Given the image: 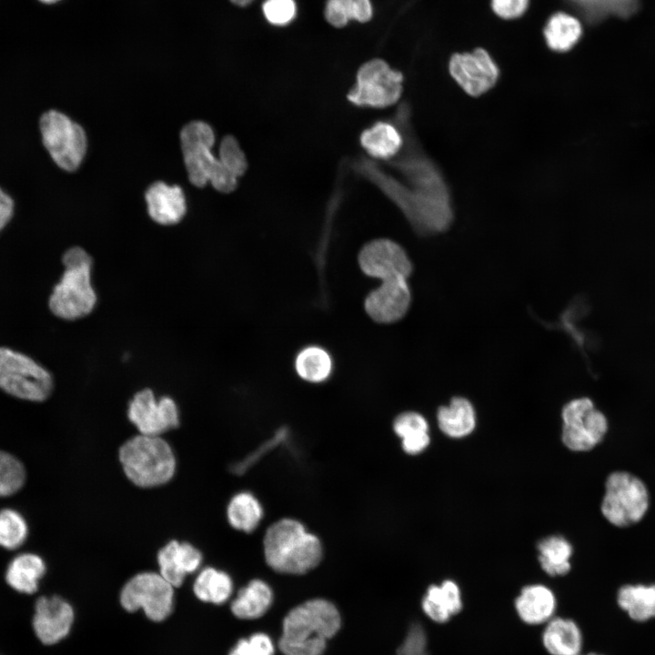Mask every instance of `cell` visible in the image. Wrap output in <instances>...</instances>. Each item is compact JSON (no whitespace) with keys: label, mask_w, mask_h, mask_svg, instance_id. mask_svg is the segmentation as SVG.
<instances>
[{"label":"cell","mask_w":655,"mask_h":655,"mask_svg":"<svg viewBox=\"0 0 655 655\" xmlns=\"http://www.w3.org/2000/svg\"><path fill=\"white\" fill-rule=\"evenodd\" d=\"M411 187L397 195L401 207L423 234L445 231L451 224L453 211L448 188L438 168L426 158L414 159L408 170Z\"/></svg>","instance_id":"cell-1"},{"label":"cell","mask_w":655,"mask_h":655,"mask_svg":"<svg viewBox=\"0 0 655 655\" xmlns=\"http://www.w3.org/2000/svg\"><path fill=\"white\" fill-rule=\"evenodd\" d=\"M341 618L333 603L314 599L292 609L283 621L278 646L284 655H322Z\"/></svg>","instance_id":"cell-2"},{"label":"cell","mask_w":655,"mask_h":655,"mask_svg":"<svg viewBox=\"0 0 655 655\" xmlns=\"http://www.w3.org/2000/svg\"><path fill=\"white\" fill-rule=\"evenodd\" d=\"M263 549L272 569L297 575L316 568L323 552L319 539L293 519H279L266 530Z\"/></svg>","instance_id":"cell-3"},{"label":"cell","mask_w":655,"mask_h":655,"mask_svg":"<svg viewBox=\"0 0 655 655\" xmlns=\"http://www.w3.org/2000/svg\"><path fill=\"white\" fill-rule=\"evenodd\" d=\"M118 460L126 479L142 489L169 482L176 469L173 448L161 436L138 434L118 449Z\"/></svg>","instance_id":"cell-4"},{"label":"cell","mask_w":655,"mask_h":655,"mask_svg":"<svg viewBox=\"0 0 655 655\" xmlns=\"http://www.w3.org/2000/svg\"><path fill=\"white\" fill-rule=\"evenodd\" d=\"M65 271L49 298V307L58 317L75 320L90 314L97 297L91 283L92 257L75 247L63 256Z\"/></svg>","instance_id":"cell-5"},{"label":"cell","mask_w":655,"mask_h":655,"mask_svg":"<svg viewBox=\"0 0 655 655\" xmlns=\"http://www.w3.org/2000/svg\"><path fill=\"white\" fill-rule=\"evenodd\" d=\"M649 508V493L645 484L636 476L615 471L605 483L601 512L614 526L628 527L639 522Z\"/></svg>","instance_id":"cell-6"},{"label":"cell","mask_w":655,"mask_h":655,"mask_svg":"<svg viewBox=\"0 0 655 655\" xmlns=\"http://www.w3.org/2000/svg\"><path fill=\"white\" fill-rule=\"evenodd\" d=\"M0 388L18 398L44 401L52 391L53 378L29 357L0 348Z\"/></svg>","instance_id":"cell-7"},{"label":"cell","mask_w":655,"mask_h":655,"mask_svg":"<svg viewBox=\"0 0 655 655\" xmlns=\"http://www.w3.org/2000/svg\"><path fill=\"white\" fill-rule=\"evenodd\" d=\"M39 126L44 146L55 164L66 171L77 169L87 146L84 129L56 110L43 114Z\"/></svg>","instance_id":"cell-8"},{"label":"cell","mask_w":655,"mask_h":655,"mask_svg":"<svg viewBox=\"0 0 655 655\" xmlns=\"http://www.w3.org/2000/svg\"><path fill=\"white\" fill-rule=\"evenodd\" d=\"M403 76L382 59H372L362 65L355 86L348 94L358 106L384 108L397 103L402 94Z\"/></svg>","instance_id":"cell-9"},{"label":"cell","mask_w":655,"mask_h":655,"mask_svg":"<svg viewBox=\"0 0 655 655\" xmlns=\"http://www.w3.org/2000/svg\"><path fill=\"white\" fill-rule=\"evenodd\" d=\"M120 604L129 612L142 609L148 619L161 621L172 612L174 587L159 572H139L122 588Z\"/></svg>","instance_id":"cell-10"},{"label":"cell","mask_w":655,"mask_h":655,"mask_svg":"<svg viewBox=\"0 0 655 655\" xmlns=\"http://www.w3.org/2000/svg\"><path fill=\"white\" fill-rule=\"evenodd\" d=\"M181 149L190 182L198 187L217 178L226 169L212 154L215 135L203 121H192L180 132Z\"/></svg>","instance_id":"cell-11"},{"label":"cell","mask_w":655,"mask_h":655,"mask_svg":"<svg viewBox=\"0 0 655 655\" xmlns=\"http://www.w3.org/2000/svg\"><path fill=\"white\" fill-rule=\"evenodd\" d=\"M563 420L561 439L572 451L592 449L608 430L605 415L598 410L589 398H579L567 403L561 411Z\"/></svg>","instance_id":"cell-12"},{"label":"cell","mask_w":655,"mask_h":655,"mask_svg":"<svg viewBox=\"0 0 655 655\" xmlns=\"http://www.w3.org/2000/svg\"><path fill=\"white\" fill-rule=\"evenodd\" d=\"M127 418L139 434L148 436H162L180 423L176 401L168 396L156 398L149 388L134 395L128 404Z\"/></svg>","instance_id":"cell-13"},{"label":"cell","mask_w":655,"mask_h":655,"mask_svg":"<svg viewBox=\"0 0 655 655\" xmlns=\"http://www.w3.org/2000/svg\"><path fill=\"white\" fill-rule=\"evenodd\" d=\"M448 70L457 84L471 96H479L489 91L499 76L497 64L481 47L452 55Z\"/></svg>","instance_id":"cell-14"},{"label":"cell","mask_w":655,"mask_h":655,"mask_svg":"<svg viewBox=\"0 0 655 655\" xmlns=\"http://www.w3.org/2000/svg\"><path fill=\"white\" fill-rule=\"evenodd\" d=\"M358 265L368 277L384 280L408 277L412 264L404 248L393 240L379 238L367 243L359 251Z\"/></svg>","instance_id":"cell-15"},{"label":"cell","mask_w":655,"mask_h":655,"mask_svg":"<svg viewBox=\"0 0 655 655\" xmlns=\"http://www.w3.org/2000/svg\"><path fill=\"white\" fill-rule=\"evenodd\" d=\"M410 299L408 278L396 277L381 280V284L366 297L364 307L372 320L388 324L406 315Z\"/></svg>","instance_id":"cell-16"},{"label":"cell","mask_w":655,"mask_h":655,"mask_svg":"<svg viewBox=\"0 0 655 655\" xmlns=\"http://www.w3.org/2000/svg\"><path fill=\"white\" fill-rule=\"evenodd\" d=\"M513 610L519 620L528 627L539 628L558 613L556 591L541 582L521 586L513 599Z\"/></svg>","instance_id":"cell-17"},{"label":"cell","mask_w":655,"mask_h":655,"mask_svg":"<svg viewBox=\"0 0 655 655\" xmlns=\"http://www.w3.org/2000/svg\"><path fill=\"white\" fill-rule=\"evenodd\" d=\"M73 620V608L63 598L42 596L36 600L33 628L42 643L59 642L69 633Z\"/></svg>","instance_id":"cell-18"},{"label":"cell","mask_w":655,"mask_h":655,"mask_svg":"<svg viewBox=\"0 0 655 655\" xmlns=\"http://www.w3.org/2000/svg\"><path fill=\"white\" fill-rule=\"evenodd\" d=\"M463 609V590L452 579L428 585L420 600V610L424 617L436 625L447 624L459 615Z\"/></svg>","instance_id":"cell-19"},{"label":"cell","mask_w":655,"mask_h":655,"mask_svg":"<svg viewBox=\"0 0 655 655\" xmlns=\"http://www.w3.org/2000/svg\"><path fill=\"white\" fill-rule=\"evenodd\" d=\"M203 561L201 551L186 541L172 539L157 552L160 575L174 588L180 587L185 578L196 571Z\"/></svg>","instance_id":"cell-20"},{"label":"cell","mask_w":655,"mask_h":655,"mask_svg":"<svg viewBox=\"0 0 655 655\" xmlns=\"http://www.w3.org/2000/svg\"><path fill=\"white\" fill-rule=\"evenodd\" d=\"M539 640L548 655H580L585 650L583 630L569 616H554L540 627Z\"/></svg>","instance_id":"cell-21"},{"label":"cell","mask_w":655,"mask_h":655,"mask_svg":"<svg viewBox=\"0 0 655 655\" xmlns=\"http://www.w3.org/2000/svg\"><path fill=\"white\" fill-rule=\"evenodd\" d=\"M148 214L158 224L178 223L186 211V198L179 186H168L157 181L146 192Z\"/></svg>","instance_id":"cell-22"},{"label":"cell","mask_w":655,"mask_h":655,"mask_svg":"<svg viewBox=\"0 0 655 655\" xmlns=\"http://www.w3.org/2000/svg\"><path fill=\"white\" fill-rule=\"evenodd\" d=\"M437 420L439 429L451 438H461L473 432L476 413L472 404L465 398L455 397L448 406L438 409Z\"/></svg>","instance_id":"cell-23"},{"label":"cell","mask_w":655,"mask_h":655,"mask_svg":"<svg viewBox=\"0 0 655 655\" xmlns=\"http://www.w3.org/2000/svg\"><path fill=\"white\" fill-rule=\"evenodd\" d=\"M45 569V563L40 556L29 552L22 553L8 564L5 580L15 590L32 594L36 591Z\"/></svg>","instance_id":"cell-24"},{"label":"cell","mask_w":655,"mask_h":655,"mask_svg":"<svg viewBox=\"0 0 655 655\" xmlns=\"http://www.w3.org/2000/svg\"><path fill=\"white\" fill-rule=\"evenodd\" d=\"M271 588L261 579H253L242 588L231 603L232 613L243 620L263 616L272 604Z\"/></svg>","instance_id":"cell-25"},{"label":"cell","mask_w":655,"mask_h":655,"mask_svg":"<svg viewBox=\"0 0 655 655\" xmlns=\"http://www.w3.org/2000/svg\"><path fill=\"white\" fill-rule=\"evenodd\" d=\"M617 604L634 621L655 619V584L621 586L617 593Z\"/></svg>","instance_id":"cell-26"},{"label":"cell","mask_w":655,"mask_h":655,"mask_svg":"<svg viewBox=\"0 0 655 655\" xmlns=\"http://www.w3.org/2000/svg\"><path fill=\"white\" fill-rule=\"evenodd\" d=\"M403 138L398 129L388 122H377L365 129L360 136L362 147L373 157L389 159L402 146Z\"/></svg>","instance_id":"cell-27"},{"label":"cell","mask_w":655,"mask_h":655,"mask_svg":"<svg viewBox=\"0 0 655 655\" xmlns=\"http://www.w3.org/2000/svg\"><path fill=\"white\" fill-rule=\"evenodd\" d=\"M393 429L402 440L403 450L409 455L419 454L429 445L428 424L419 413L407 411L399 414L393 422Z\"/></svg>","instance_id":"cell-28"},{"label":"cell","mask_w":655,"mask_h":655,"mask_svg":"<svg viewBox=\"0 0 655 655\" xmlns=\"http://www.w3.org/2000/svg\"><path fill=\"white\" fill-rule=\"evenodd\" d=\"M539 563L550 578L566 576L571 569V544L563 537L552 535L538 543Z\"/></svg>","instance_id":"cell-29"},{"label":"cell","mask_w":655,"mask_h":655,"mask_svg":"<svg viewBox=\"0 0 655 655\" xmlns=\"http://www.w3.org/2000/svg\"><path fill=\"white\" fill-rule=\"evenodd\" d=\"M582 35L580 22L573 15L564 12L552 15L544 28V36L548 46L557 52L570 50Z\"/></svg>","instance_id":"cell-30"},{"label":"cell","mask_w":655,"mask_h":655,"mask_svg":"<svg viewBox=\"0 0 655 655\" xmlns=\"http://www.w3.org/2000/svg\"><path fill=\"white\" fill-rule=\"evenodd\" d=\"M193 591L201 601L219 605L230 598L233 582L225 571L206 567L197 574L193 584Z\"/></svg>","instance_id":"cell-31"},{"label":"cell","mask_w":655,"mask_h":655,"mask_svg":"<svg viewBox=\"0 0 655 655\" xmlns=\"http://www.w3.org/2000/svg\"><path fill=\"white\" fill-rule=\"evenodd\" d=\"M263 518V509L257 499L250 492L234 495L227 507V519L237 530L252 532Z\"/></svg>","instance_id":"cell-32"},{"label":"cell","mask_w":655,"mask_h":655,"mask_svg":"<svg viewBox=\"0 0 655 655\" xmlns=\"http://www.w3.org/2000/svg\"><path fill=\"white\" fill-rule=\"evenodd\" d=\"M589 24H597L609 16L626 19L640 8V0H569Z\"/></svg>","instance_id":"cell-33"},{"label":"cell","mask_w":655,"mask_h":655,"mask_svg":"<svg viewBox=\"0 0 655 655\" xmlns=\"http://www.w3.org/2000/svg\"><path fill=\"white\" fill-rule=\"evenodd\" d=\"M295 367L301 378L308 382L318 383L327 379L330 375L332 360L324 348L312 346L298 353Z\"/></svg>","instance_id":"cell-34"},{"label":"cell","mask_w":655,"mask_h":655,"mask_svg":"<svg viewBox=\"0 0 655 655\" xmlns=\"http://www.w3.org/2000/svg\"><path fill=\"white\" fill-rule=\"evenodd\" d=\"M325 16L336 27H343L350 19L368 22L372 16L369 0H328Z\"/></svg>","instance_id":"cell-35"},{"label":"cell","mask_w":655,"mask_h":655,"mask_svg":"<svg viewBox=\"0 0 655 655\" xmlns=\"http://www.w3.org/2000/svg\"><path fill=\"white\" fill-rule=\"evenodd\" d=\"M27 535L28 526L22 514L13 509L0 510L1 547L6 549H15L25 542Z\"/></svg>","instance_id":"cell-36"},{"label":"cell","mask_w":655,"mask_h":655,"mask_svg":"<svg viewBox=\"0 0 655 655\" xmlns=\"http://www.w3.org/2000/svg\"><path fill=\"white\" fill-rule=\"evenodd\" d=\"M25 469L12 454L0 450V497L16 493L25 484Z\"/></svg>","instance_id":"cell-37"},{"label":"cell","mask_w":655,"mask_h":655,"mask_svg":"<svg viewBox=\"0 0 655 655\" xmlns=\"http://www.w3.org/2000/svg\"><path fill=\"white\" fill-rule=\"evenodd\" d=\"M397 655H431L428 628L420 621H413L397 650Z\"/></svg>","instance_id":"cell-38"},{"label":"cell","mask_w":655,"mask_h":655,"mask_svg":"<svg viewBox=\"0 0 655 655\" xmlns=\"http://www.w3.org/2000/svg\"><path fill=\"white\" fill-rule=\"evenodd\" d=\"M218 159L237 177L244 175L247 168L246 156L237 140L232 136H227L222 139Z\"/></svg>","instance_id":"cell-39"},{"label":"cell","mask_w":655,"mask_h":655,"mask_svg":"<svg viewBox=\"0 0 655 655\" xmlns=\"http://www.w3.org/2000/svg\"><path fill=\"white\" fill-rule=\"evenodd\" d=\"M274 645L265 633H256L247 639H241L229 655H273Z\"/></svg>","instance_id":"cell-40"},{"label":"cell","mask_w":655,"mask_h":655,"mask_svg":"<svg viewBox=\"0 0 655 655\" xmlns=\"http://www.w3.org/2000/svg\"><path fill=\"white\" fill-rule=\"evenodd\" d=\"M263 12L269 23L284 25L294 18L296 5L294 0H266Z\"/></svg>","instance_id":"cell-41"},{"label":"cell","mask_w":655,"mask_h":655,"mask_svg":"<svg viewBox=\"0 0 655 655\" xmlns=\"http://www.w3.org/2000/svg\"><path fill=\"white\" fill-rule=\"evenodd\" d=\"M529 0H491L494 13L504 19L521 16L527 10Z\"/></svg>","instance_id":"cell-42"},{"label":"cell","mask_w":655,"mask_h":655,"mask_svg":"<svg viewBox=\"0 0 655 655\" xmlns=\"http://www.w3.org/2000/svg\"><path fill=\"white\" fill-rule=\"evenodd\" d=\"M13 211L12 198L0 188V231L11 219Z\"/></svg>","instance_id":"cell-43"},{"label":"cell","mask_w":655,"mask_h":655,"mask_svg":"<svg viewBox=\"0 0 655 655\" xmlns=\"http://www.w3.org/2000/svg\"><path fill=\"white\" fill-rule=\"evenodd\" d=\"M230 1L237 5L244 6V5H247L249 3H251L253 0H230Z\"/></svg>","instance_id":"cell-44"},{"label":"cell","mask_w":655,"mask_h":655,"mask_svg":"<svg viewBox=\"0 0 655 655\" xmlns=\"http://www.w3.org/2000/svg\"><path fill=\"white\" fill-rule=\"evenodd\" d=\"M580 655H605L602 652H600L598 650H584Z\"/></svg>","instance_id":"cell-45"},{"label":"cell","mask_w":655,"mask_h":655,"mask_svg":"<svg viewBox=\"0 0 655 655\" xmlns=\"http://www.w3.org/2000/svg\"><path fill=\"white\" fill-rule=\"evenodd\" d=\"M40 1L45 2V3H54L58 0H40Z\"/></svg>","instance_id":"cell-46"}]
</instances>
